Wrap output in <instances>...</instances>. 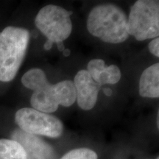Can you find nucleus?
Returning a JSON list of instances; mask_svg holds the SVG:
<instances>
[{
    "label": "nucleus",
    "mask_w": 159,
    "mask_h": 159,
    "mask_svg": "<svg viewBox=\"0 0 159 159\" xmlns=\"http://www.w3.org/2000/svg\"><path fill=\"white\" fill-rule=\"evenodd\" d=\"M87 29L93 36L105 43H122L129 38L127 16L113 4L99 5L91 10Z\"/></svg>",
    "instance_id": "nucleus-1"
},
{
    "label": "nucleus",
    "mask_w": 159,
    "mask_h": 159,
    "mask_svg": "<svg viewBox=\"0 0 159 159\" xmlns=\"http://www.w3.org/2000/svg\"><path fill=\"white\" fill-rule=\"evenodd\" d=\"M29 40L30 33L21 27H7L0 33V81L9 82L16 77Z\"/></svg>",
    "instance_id": "nucleus-2"
},
{
    "label": "nucleus",
    "mask_w": 159,
    "mask_h": 159,
    "mask_svg": "<svg viewBox=\"0 0 159 159\" xmlns=\"http://www.w3.org/2000/svg\"><path fill=\"white\" fill-rule=\"evenodd\" d=\"M128 33L140 41L158 38V1L139 0L134 4L128 18Z\"/></svg>",
    "instance_id": "nucleus-3"
},
{
    "label": "nucleus",
    "mask_w": 159,
    "mask_h": 159,
    "mask_svg": "<svg viewBox=\"0 0 159 159\" xmlns=\"http://www.w3.org/2000/svg\"><path fill=\"white\" fill-rule=\"evenodd\" d=\"M71 11L59 6L49 5L40 10L35 17V24L46 37L53 43L63 42L72 31L70 16Z\"/></svg>",
    "instance_id": "nucleus-4"
},
{
    "label": "nucleus",
    "mask_w": 159,
    "mask_h": 159,
    "mask_svg": "<svg viewBox=\"0 0 159 159\" xmlns=\"http://www.w3.org/2000/svg\"><path fill=\"white\" fill-rule=\"evenodd\" d=\"M15 121L20 130L35 136L57 138L63 134V125L59 119L33 108L20 109L15 115Z\"/></svg>",
    "instance_id": "nucleus-5"
},
{
    "label": "nucleus",
    "mask_w": 159,
    "mask_h": 159,
    "mask_svg": "<svg viewBox=\"0 0 159 159\" xmlns=\"http://www.w3.org/2000/svg\"><path fill=\"white\" fill-rule=\"evenodd\" d=\"M73 83L76 89V100L80 108L85 111L92 109L97 103L101 85L92 79L87 70L79 71Z\"/></svg>",
    "instance_id": "nucleus-6"
},
{
    "label": "nucleus",
    "mask_w": 159,
    "mask_h": 159,
    "mask_svg": "<svg viewBox=\"0 0 159 159\" xmlns=\"http://www.w3.org/2000/svg\"><path fill=\"white\" fill-rule=\"evenodd\" d=\"M12 139L23 147L27 159H54L52 147L35 135L17 129L12 134Z\"/></svg>",
    "instance_id": "nucleus-7"
},
{
    "label": "nucleus",
    "mask_w": 159,
    "mask_h": 159,
    "mask_svg": "<svg viewBox=\"0 0 159 159\" xmlns=\"http://www.w3.org/2000/svg\"><path fill=\"white\" fill-rule=\"evenodd\" d=\"M30 103L33 109L41 112L50 114L56 111L59 104L53 85L49 83L42 89L35 91L31 96Z\"/></svg>",
    "instance_id": "nucleus-8"
},
{
    "label": "nucleus",
    "mask_w": 159,
    "mask_h": 159,
    "mask_svg": "<svg viewBox=\"0 0 159 159\" xmlns=\"http://www.w3.org/2000/svg\"><path fill=\"white\" fill-rule=\"evenodd\" d=\"M139 94L148 98L159 97V63L150 66L143 71L139 80Z\"/></svg>",
    "instance_id": "nucleus-9"
},
{
    "label": "nucleus",
    "mask_w": 159,
    "mask_h": 159,
    "mask_svg": "<svg viewBox=\"0 0 159 159\" xmlns=\"http://www.w3.org/2000/svg\"><path fill=\"white\" fill-rule=\"evenodd\" d=\"M53 86L59 105L64 107H69L74 104L76 101L77 94L72 81L66 80L53 85Z\"/></svg>",
    "instance_id": "nucleus-10"
},
{
    "label": "nucleus",
    "mask_w": 159,
    "mask_h": 159,
    "mask_svg": "<svg viewBox=\"0 0 159 159\" xmlns=\"http://www.w3.org/2000/svg\"><path fill=\"white\" fill-rule=\"evenodd\" d=\"M0 159H27L25 149L13 139H0Z\"/></svg>",
    "instance_id": "nucleus-11"
},
{
    "label": "nucleus",
    "mask_w": 159,
    "mask_h": 159,
    "mask_svg": "<svg viewBox=\"0 0 159 159\" xmlns=\"http://www.w3.org/2000/svg\"><path fill=\"white\" fill-rule=\"evenodd\" d=\"M21 83L26 88L33 91L39 90L49 83L44 71L40 69H32L27 71L21 78Z\"/></svg>",
    "instance_id": "nucleus-12"
},
{
    "label": "nucleus",
    "mask_w": 159,
    "mask_h": 159,
    "mask_svg": "<svg viewBox=\"0 0 159 159\" xmlns=\"http://www.w3.org/2000/svg\"><path fill=\"white\" fill-rule=\"evenodd\" d=\"M121 79V71L117 66L111 65L104 69L99 75L98 83L100 85L105 84H116Z\"/></svg>",
    "instance_id": "nucleus-13"
},
{
    "label": "nucleus",
    "mask_w": 159,
    "mask_h": 159,
    "mask_svg": "<svg viewBox=\"0 0 159 159\" xmlns=\"http://www.w3.org/2000/svg\"><path fill=\"white\" fill-rule=\"evenodd\" d=\"M60 159H98V156L91 149L78 148L69 151Z\"/></svg>",
    "instance_id": "nucleus-14"
},
{
    "label": "nucleus",
    "mask_w": 159,
    "mask_h": 159,
    "mask_svg": "<svg viewBox=\"0 0 159 159\" xmlns=\"http://www.w3.org/2000/svg\"><path fill=\"white\" fill-rule=\"evenodd\" d=\"M105 68V61L101 59L91 60L88 64V70L87 71L92 77L94 81L97 82L98 78L102 71Z\"/></svg>",
    "instance_id": "nucleus-15"
},
{
    "label": "nucleus",
    "mask_w": 159,
    "mask_h": 159,
    "mask_svg": "<svg viewBox=\"0 0 159 159\" xmlns=\"http://www.w3.org/2000/svg\"><path fill=\"white\" fill-rule=\"evenodd\" d=\"M149 50L155 56L159 57V39L156 38L149 43L148 46Z\"/></svg>",
    "instance_id": "nucleus-16"
},
{
    "label": "nucleus",
    "mask_w": 159,
    "mask_h": 159,
    "mask_svg": "<svg viewBox=\"0 0 159 159\" xmlns=\"http://www.w3.org/2000/svg\"><path fill=\"white\" fill-rule=\"evenodd\" d=\"M53 42H52L51 41H49V40H47V41H46L44 45H43V48H44L45 50H50V49L53 46Z\"/></svg>",
    "instance_id": "nucleus-17"
},
{
    "label": "nucleus",
    "mask_w": 159,
    "mask_h": 159,
    "mask_svg": "<svg viewBox=\"0 0 159 159\" xmlns=\"http://www.w3.org/2000/svg\"><path fill=\"white\" fill-rule=\"evenodd\" d=\"M56 44L57 49H58L60 52H63L65 49V46L63 44V42H57L56 43Z\"/></svg>",
    "instance_id": "nucleus-18"
},
{
    "label": "nucleus",
    "mask_w": 159,
    "mask_h": 159,
    "mask_svg": "<svg viewBox=\"0 0 159 159\" xmlns=\"http://www.w3.org/2000/svg\"><path fill=\"white\" fill-rule=\"evenodd\" d=\"M103 91H104L105 94L106 95V96H111L112 95V90H111V89L109 88H105L104 89H103Z\"/></svg>",
    "instance_id": "nucleus-19"
},
{
    "label": "nucleus",
    "mask_w": 159,
    "mask_h": 159,
    "mask_svg": "<svg viewBox=\"0 0 159 159\" xmlns=\"http://www.w3.org/2000/svg\"><path fill=\"white\" fill-rule=\"evenodd\" d=\"M63 55H64L65 57H68L71 54V51L69 50V49H65L63 51Z\"/></svg>",
    "instance_id": "nucleus-20"
},
{
    "label": "nucleus",
    "mask_w": 159,
    "mask_h": 159,
    "mask_svg": "<svg viewBox=\"0 0 159 159\" xmlns=\"http://www.w3.org/2000/svg\"><path fill=\"white\" fill-rule=\"evenodd\" d=\"M157 159H158V158H157Z\"/></svg>",
    "instance_id": "nucleus-21"
}]
</instances>
